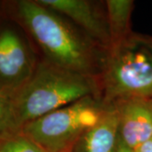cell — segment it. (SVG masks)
I'll return each mask as SVG.
<instances>
[{
  "label": "cell",
  "mask_w": 152,
  "mask_h": 152,
  "mask_svg": "<svg viewBox=\"0 0 152 152\" xmlns=\"http://www.w3.org/2000/svg\"><path fill=\"white\" fill-rule=\"evenodd\" d=\"M40 60L27 33L3 10L0 1V91H16L32 75Z\"/></svg>",
  "instance_id": "5b68a950"
},
{
  "label": "cell",
  "mask_w": 152,
  "mask_h": 152,
  "mask_svg": "<svg viewBox=\"0 0 152 152\" xmlns=\"http://www.w3.org/2000/svg\"><path fill=\"white\" fill-rule=\"evenodd\" d=\"M45 7L58 13L107 50L111 37L105 2L91 0H37Z\"/></svg>",
  "instance_id": "8992f818"
},
{
  "label": "cell",
  "mask_w": 152,
  "mask_h": 152,
  "mask_svg": "<svg viewBox=\"0 0 152 152\" xmlns=\"http://www.w3.org/2000/svg\"><path fill=\"white\" fill-rule=\"evenodd\" d=\"M107 107L100 98L87 96L28 123L20 131L46 152H69Z\"/></svg>",
  "instance_id": "277c9868"
},
{
  "label": "cell",
  "mask_w": 152,
  "mask_h": 152,
  "mask_svg": "<svg viewBox=\"0 0 152 152\" xmlns=\"http://www.w3.org/2000/svg\"><path fill=\"white\" fill-rule=\"evenodd\" d=\"M1 7L26 31L42 59L99 79L108 51L67 18L37 0L1 1Z\"/></svg>",
  "instance_id": "6da1fadb"
},
{
  "label": "cell",
  "mask_w": 152,
  "mask_h": 152,
  "mask_svg": "<svg viewBox=\"0 0 152 152\" xmlns=\"http://www.w3.org/2000/svg\"><path fill=\"white\" fill-rule=\"evenodd\" d=\"M105 5L112 48L124 42L133 33L131 30V15L134 2L132 0H107Z\"/></svg>",
  "instance_id": "9c48e42d"
},
{
  "label": "cell",
  "mask_w": 152,
  "mask_h": 152,
  "mask_svg": "<svg viewBox=\"0 0 152 152\" xmlns=\"http://www.w3.org/2000/svg\"><path fill=\"white\" fill-rule=\"evenodd\" d=\"M11 94L0 91V139L10 132Z\"/></svg>",
  "instance_id": "8fae6325"
},
{
  "label": "cell",
  "mask_w": 152,
  "mask_h": 152,
  "mask_svg": "<svg viewBox=\"0 0 152 152\" xmlns=\"http://www.w3.org/2000/svg\"><path fill=\"white\" fill-rule=\"evenodd\" d=\"M98 80L106 106L132 99L152 100V37L133 32L113 47Z\"/></svg>",
  "instance_id": "3957f363"
},
{
  "label": "cell",
  "mask_w": 152,
  "mask_h": 152,
  "mask_svg": "<svg viewBox=\"0 0 152 152\" xmlns=\"http://www.w3.org/2000/svg\"><path fill=\"white\" fill-rule=\"evenodd\" d=\"M134 152H152V139L150 140L145 142L141 144L140 146H138L135 150L134 151Z\"/></svg>",
  "instance_id": "7c38bea8"
},
{
  "label": "cell",
  "mask_w": 152,
  "mask_h": 152,
  "mask_svg": "<svg viewBox=\"0 0 152 152\" xmlns=\"http://www.w3.org/2000/svg\"><path fill=\"white\" fill-rule=\"evenodd\" d=\"M115 152H134V150H132L131 148L128 146L122 140V139L120 138L118 139V146L116 149Z\"/></svg>",
  "instance_id": "4fadbf2b"
},
{
  "label": "cell",
  "mask_w": 152,
  "mask_h": 152,
  "mask_svg": "<svg viewBox=\"0 0 152 152\" xmlns=\"http://www.w3.org/2000/svg\"><path fill=\"white\" fill-rule=\"evenodd\" d=\"M118 113L115 105H109L105 113L91 129L84 133L69 152H115L118 146Z\"/></svg>",
  "instance_id": "ba28073f"
},
{
  "label": "cell",
  "mask_w": 152,
  "mask_h": 152,
  "mask_svg": "<svg viewBox=\"0 0 152 152\" xmlns=\"http://www.w3.org/2000/svg\"><path fill=\"white\" fill-rule=\"evenodd\" d=\"M120 138L132 150L152 138V100L132 99L114 103Z\"/></svg>",
  "instance_id": "52a82bcc"
},
{
  "label": "cell",
  "mask_w": 152,
  "mask_h": 152,
  "mask_svg": "<svg viewBox=\"0 0 152 152\" xmlns=\"http://www.w3.org/2000/svg\"><path fill=\"white\" fill-rule=\"evenodd\" d=\"M151 139H152V138H151Z\"/></svg>",
  "instance_id": "5bb4252c"
},
{
  "label": "cell",
  "mask_w": 152,
  "mask_h": 152,
  "mask_svg": "<svg viewBox=\"0 0 152 152\" xmlns=\"http://www.w3.org/2000/svg\"><path fill=\"white\" fill-rule=\"evenodd\" d=\"M0 152H46L21 131L0 139Z\"/></svg>",
  "instance_id": "30bf717a"
},
{
  "label": "cell",
  "mask_w": 152,
  "mask_h": 152,
  "mask_svg": "<svg viewBox=\"0 0 152 152\" xmlns=\"http://www.w3.org/2000/svg\"><path fill=\"white\" fill-rule=\"evenodd\" d=\"M87 96L101 99L98 79L41 58L31 78L11 94L10 132H19L28 123Z\"/></svg>",
  "instance_id": "7a4b0ae2"
}]
</instances>
